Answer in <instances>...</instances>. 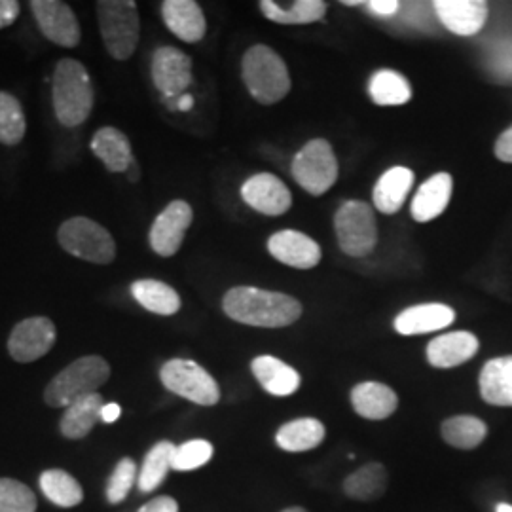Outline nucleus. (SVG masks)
<instances>
[{"label":"nucleus","instance_id":"nucleus-26","mask_svg":"<svg viewBox=\"0 0 512 512\" xmlns=\"http://www.w3.org/2000/svg\"><path fill=\"white\" fill-rule=\"evenodd\" d=\"M260 10L266 18L279 25H306L321 21L327 14V2L323 0H294L281 4L274 0H262Z\"/></svg>","mask_w":512,"mask_h":512},{"label":"nucleus","instance_id":"nucleus-11","mask_svg":"<svg viewBox=\"0 0 512 512\" xmlns=\"http://www.w3.org/2000/svg\"><path fill=\"white\" fill-rule=\"evenodd\" d=\"M152 80L164 99L183 97L192 84V59L173 46L158 48L152 55Z\"/></svg>","mask_w":512,"mask_h":512},{"label":"nucleus","instance_id":"nucleus-31","mask_svg":"<svg viewBox=\"0 0 512 512\" xmlns=\"http://www.w3.org/2000/svg\"><path fill=\"white\" fill-rule=\"evenodd\" d=\"M387 480V471L382 463H368L346 478L344 490L351 499L376 501L385 494Z\"/></svg>","mask_w":512,"mask_h":512},{"label":"nucleus","instance_id":"nucleus-44","mask_svg":"<svg viewBox=\"0 0 512 512\" xmlns=\"http://www.w3.org/2000/svg\"><path fill=\"white\" fill-rule=\"evenodd\" d=\"M192 107H194V97L192 95H183V97L177 99V110L188 112Z\"/></svg>","mask_w":512,"mask_h":512},{"label":"nucleus","instance_id":"nucleus-30","mask_svg":"<svg viewBox=\"0 0 512 512\" xmlns=\"http://www.w3.org/2000/svg\"><path fill=\"white\" fill-rule=\"evenodd\" d=\"M368 93L376 105L382 107H395L404 105L412 99V88L403 74L382 69L372 74L368 82Z\"/></svg>","mask_w":512,"mask_h":512},{"label":"nucleus","instance_id":"nucleus-29","mask_svg":"<svg viewBox=\"0 0 512 512\" xmlns=\"http://www.w3.org/2000/svg\"><path fill=\"white\" fill-rule=\"evenodd\" d=\"M131 294L145 310L158 313V315H175L177 311L181 310L179 293L158 279L135 281L131 285Z\"/></svg>","mask_w":512,"mask_h":512},{"label":"nucleus","instance_id":"nucleus-8","mask_svg":"<svg viewBox=\"0 0 512 512\" xmlns=\"http://www.w3.org/2000/svg\"><path fill=\"white\" fill-rule=\"evenodd\" d=\"M294 181L311 196H323L338 181V160L329 141L313 139L294 156Z\"/></svg>","mask_w":512,"mask_h":512},{"label":"nucleus","instance_id":"nucleus-1","mask_svg":"<svg viewBox=\"0 0 512 512\" xmlns=\"http://www.w3.org/2000/svg\"><path fill=\"white\" fill-rule=\"evenodd\" d=\"M222 308L230 319L260 329H283L302 315V304L294 296L256 287L230 289L224 294Z\"/></svg>","mask_w":512,"mask_h":512},{"label":"nucleus","instance_id":"nucleus-32","mask_svg":"<svg viewBox=\"0 0 512 512\" xmlns=\"http://www.w3.org/2000/svg\"><path fill=\"white\" fill-rule=\"evenodd\" d=\"M440 433H442V439L446 440L450 446L459 450H473L486 439L488 427L484 421L478 420L475 416H454L442 423Z\"/></svg>","mask_w":512,"mask_h":512},{"label":"nucleus","instance_id":"nucleus-39","mask_svg":"<svg viewBox=\"0 0 512 512\" xmlns=\"http://www.w3.org/2000/svg\"><path fill=\"white\" fill-rule=\"evenodd\" d=\"M495 156L505 164H512V126L499 135L495 143Z\"/></svg>","mask_w":512,"mask_h":512},{"label":"nucleus","instance_id":"nucleus-28","mask_svg":"<svg viewBox=\"0 0 512 512\" xmlns=\"http://www.w3.org/2000/svg\"><path fill=\"white\" fill-rule=\"evenodd\" d=\"M325 440V425L315 418H298L285 423L277 435L275 442L285 452H308L317 448Z\"/></svg>","mask_w":512,"mask_h":512},{"label":"nucleus","instance_id":"nucleus-45","mask_svg":"<svg viewBox=\"0 0 512 512\" xmlns=\"http://www.w3.org/2000/svg\"><path fill=\"white\" fill-rule=\"evenodd\" d=\"M128 177L131 183H137V181H139V167H137L135 160H133V164L129 165Z\"/></svg>","mask_w":512,"mask_h":512},{"label":"nucleus","instance_id":"nucleus-42","mask_svg":"<svg viewBox=\"0 0 512 512\" xmlns=\"http://www.w3.org/2000/svg\"><path fill=\"white\" fill-rule=\"evenodd\" d=\"M368 8L380 16H393L401 8V2L397 0H370Z\"/></svg>","mask_w":512,"mask_h":512},{"label":"nucleus","instance_id":"nucleus-4","mask_svg":"<svg viewBox=\"0 0 512 512\" xmlns=\"http://www.w3.org/2000/svg\"><path fill=\"white\" fill-rule=\"evenodd\" d=\"M110 366L99 355H86L63 368L44 391V401L52 408H67L74 401L97 393L109 382Z\"/></svg>","mask_w":512,"mask_h":512},{"label":"nucleus","instance_id":"nucleus-15","mask_svg":"<svg viewBox=\"0 0 512 512\" xmlns=\"http://www.w3.org/2000/svg\"><path fill=\"white\" fill-rule=\"evenodd\" d=\"M268 251L285 266L311 270L321 262V247L310 236L296 230H281L268 239Z\"/></svg>","mask_w":512,"mask_h":512},{"label":"nucleus","instance_id":"nucleus-3","mask_svg":"<svg viewBox=\"0 0 512 512\" xmlns=\"http://www.w3.org/2000/svg\"><path fill=\"white\" fill-rule=\"evenodd\" d=\"M241 76L247 90L260 105H275L291 92V76L285 61L264 44H256L245 52Z\"/></svg>","mask_w":512,"mask_h":512},{"label":"nucleus","instance_id":"nucleus-17","mask_svg":"<svg viewBox=\"0 0 512 512\" xmlns=\"http://www.w3.org/2000/svg\"><path fill=\"white\" fill-rule=\"evenodd\" d=\"M478 351V338L473 332H446L427 346V361L435 368H454L473 359Z\"/></svg>","mask_w":512,"mask_h":512},{"label":"nucleus","instance_id":"nucleus-13","mask_svg":"<svg viewBox=\"0 0 512 512\" xmlns=\"http://www.w3.org/2000/svg\"><path fill=\"white\" fill-rule=\"evenodd\" d=\"M241 198L249 207L268 217L285 215L293 205V194L272 173H256L241 186Z\"/></svg>","mask_w":512,"mask_h":512},{"label":"nucleus","instance_id":"nucleus-36","mask_svg":"<svg viewBox=\"0 0 512 512\" xmlns=\"http://www.w3.org/2000/svg\"><path fill=\"white\" fill-rule=\"evenodd\" d=\"M37 497L14 478H0V512H35Z\"/></svg>","mask_w":512,"mask_h":512},{"label":"nucleus","instance_id":"nucleus-18","mask_svg":"<svg viewBox=\"0 0 512 512\" xmlns=\"http://www.w3.org/2000/svg\"><path fill=\"white\" fill-rule=\"evenodd\" d=\"M167 29L184 42H200L205 37L207 23L203 10L194 0H165L162 4Z\"/></svg>","mask_w":512,"mask_h":512},{"label":"nucleus","instance_id":"nucleus-33","mask_svg":"<svg viewBox=\"0 0 512 512\" xmlns=\"http://www.w3.org/2000/svg\"><path fill=\"white\" fill-rule=\"evenodd\" d=\"M40 488L52 503L65 509L80 505L84 499V492L78 480L61 469H50L42 473Z\"/></svg>","mask_w":512,"mask_h":512},{"label":"nucleus","instance_id":"nucleus-5","mask_svg":"<svg viewBox=\"0 0 512 512\" xmlns=\"http://www.w3.org/2000/svg\"><path fill=\"white\" fill-rule=\"evenodd\" d=\"M95 6L107 52L118 61H126L139 44L137 4L131 0H99Z\"/></svg>","mask_w":512,"mask_h":512},{"label":"nucleus","instance_id":"nucleus-14","mask_svg":"<svg viewBox=\"0 0 512 512\" xmlns=\"http://www.w3.org/2000/svg\"><path fill=\"white\" fill-rule=\"evenodd\" d=\"M194 219L192 207L183 200L171 202L150 228V247L160 256H173L183 245L184 234Z\"/></svg>","mask_w":512,"mask_h":512},{"label":"nucleus","instance_id":"nucleus-19","mask_svg":"<svg viewBox=\"0 0 512 512\" xmlns=\"http://www.w3.org/2000/svg\"><path fill=\"white\" fill-rule=\"evenodd\" d=\"M456 311L446 304H420L401 311L395 319V330L403 336L427 334L446 329L454 323Z\"/></svg>","mask_w":512,"mask_h":512},{"label":"nucleus","instance_id":"nucleus-12","mask_svg":"<svg viewBox=\"0 0 512 512\" xmlns=\"http://www.w3.org/2000/svg\"><path fill=\"white\" fill-rule=\"evenodd\" d=\"M55 325L48 317H29L18 323L8 340V351L18 363H33L54 348Z\"/></svg>","mask_w":512,"mask_h":512},{"label":"nucleus","instance_id":"nucleus-37","mask_svg":"<svg viewBox=\"0 0 512 512\" xmlns=\"http://www.w3.org/2000/svg\"><path fill=\"white\" fill-rule=\"evenodd\" d=\"M213 452H215L213 444L207 440H188L175 448L171 469H175V471L200 469L207 461H211Z\"/></svg>","mask_w":512,"mask_h":512},{"label":"nucleus","instance_id":"nucleus-7","mask_svg":"<svg viewBox=\"0 0 512 512\" xmlns=\"http://www.w3.org/2000/svg\"><path fill=\"white\" fill-rule=\"evenodd\" d=\"M334 230L340 249L349 256L370 255L378 245V224L374 209L366 202L342 203L334 217Z\"/></svg>","mask_w":512,"mask_h":512},{"label":"nucleus","instance_id":"nucleus-43","mask_svg":"<svg viewBox=\"0 0 512 512\" xmlns=\"http://www.w3.org/2000/svg\"><path fill=\"white\" fill-rule=\"evenodd\" d=\"M120 416H122V408H120V404H105V406H103V410H101V421H105V423H114V421L118 420Z\"/></svg>","mask_w":512,"mask_h":512},{"label":"nucleus","instance_id":"nucleus-46","mask_svg":"<svg viewBox=\"0 0 512 512\" xmlns=\"http://www.w3.org/2000/svg\"><path fill=\"white\" fill-rule=\"evenodd\" d=\"M495 512H512V505H507V503H499V505L495 507Z\"/></svg>","mask_w":512,"mask_h":512},{"label":"nucleus","instance_id":"nucleus-6","mask_svg":"<svg viewBox=\"0 0 512 512\" xmlns=\"http://www.w3.org/2000/svg\"><path fill=\"white\" fill-rule=\"evenodd\" d=\"M57 239L69 255L92 264H110L116 258V243L109 230L86 217L65 220L57 230Z\"/></svg>","mask_w":512,"mask_h":512},{"label":"nucleus","instance_id":"nucleus-24","mask_svg":"<svg viewBox=\"0 0 512 512\" xmlns=\"http://www.w3.org/2000/svg\"><path fill=\"white\" fill-rule=\"evenodd\" d=\"M480 395L488 404L512 406V357H495L480 372Z\"/></svg>","mask_w":512,"mask_h":512},{"label":"nucleus","instance_id":"nucleus-27","mask_svg":"<svg viewBox=\"0 0 512 512\" xmlns=\"http://www.w3.org/2000/svg\"><path fill=\"white\" fill-rule=\"evenodd\" d=\"M103 406H105V401L99 393L86 395V397L74 401L71 406H67L63 420H61L63 437L78 440L90 435L95 423L101 421Z\"/></svg>","mask_w":512,"mask_h":512},{"label":"nucleus","instance_id":"nucleus-38","mask_svg":"<svg viewBox=\"0 0 512 512\" xmlns=\"http://www.w3.org/2000/svg\"><path fill=\"white\" fill-rule=\"evenodd\" d=\"M137 480V465L133 459L124 458L114 469L110 476L109 488H107V499L112 505L122 503L128 497L129 490L133 488Z\"/></svg>","mask_w":512,"mask_h":512},{"label":"nucleus","instance_id":"nucleus-10","mask_svg":"<svg viewBox=\"0 0 512 512\" xmlns=\"http://www.w3.org/2000/svg\"><path fill=\"white\" fill-rule=\"evenodd\" d=\"M31 10L38 29L48 40L63 48H76L80 44V23L69 4L61 0H33Z\"/></svg>","mask_w":512,"mask_h":512},{"label":"nucleus","instance_id":"nucleus-34","mask_svg":"<svg viewBox=\"0 0 512 512\" xmlns=\"http://www.w3.org/2000/svg\"><path fill=\"white\" fill-rule=\"evenodd\" d=\"M175 444L164 440V442H158L145 458L143 463V469H141V475H139V490L143 494L148 492H154L162 482H164L165 476L169 473L171 465H173V454H175Z\"/></svg>","mask_w":512,"mask_h":512},{"label":"nucleus","instance_id":"nucleus-16","mask_svg":"<svg viewBox=\"0 0 512 512\" xmlns=\"http://www.w3.org/2000/svg\"><path fill=\"white\" fill-rule=\"evenodd\" d=\"M433 6L444 27L459 37H473L488 18V4L482 0H437Z\"/></svg>","mask_w":512,"mask_h":512},{"label":"nucleus","instance_id":"nucleus-41","mask_svg":"<svg viewBox=\"0 0 512 512\" xmlns=\"http://www.w3.org/2000/svg\"><path fill=\"white\" fill-rule=\"evenodd\" d=\"M139 512H179V505L173 497L162 495V497L152 499L145 507H141Z\"/></svg>","mask_w":512,"mask_h":512},{"label":"nucleus","instance_id":"nucleus-35","mask_svg":"<svg viewBox=\"0 0 512 512\" xmlns=\"http://www.w3.org/2000/svg\"><path fill=\"white\" fill-rule=\"evenodd\" d=\"M23 107L12 93L0 92V143L6 147L19 145L25 137Z\"/></svg>","mask_w":512,"mask_h":512},{"label":"nucleus","instance_id":"nucleus-21","mask_svg":"<svg viewBox=\"0 0 512 512\" xmlns=\"http://www.w3.org/2000/svg\"><path fill=\"white\" fill-rule=\"evenodd\" d=\"M452 188H454V181H452V175L448 173H437L431 179H427V183L421 184L410 207L414 220L429 222L440 217L450 203Z\"/></svg>","mask_w":512,"mask_h":512},{"label":"nucleus","instance_id":"nucleus-22","mask_svg":"<svg viewBox=\"0 0 512 512\" xmlns=\"http://www.w3.org/2000/svg\"><path fill=\"white\" fill-rule=\"evenodd\" d=\"M412 184H414V173L408 167L397 165L387 169L378 179L372 192L376 209L385 215L399 213L412 190Z\"/></svg>","mask_w":512,"mask_h":512},{"label":"nucleus","instance_id":"nucleus-20","mask_svg":"<svg viewBox=\"0 0 512 512\" xmlns=\"http://www.w3.org/2000/svg\"><path fill=\"white\" fill-rule=\"evenodd\" d=\"M351 404L365 420H387L399 408V397L389 385L365 382L353 387Z\"/></svg>","mask_w":512,"mask_h":512},{"label":"nucleus","instance_id":"nucleus-2","mask_svg":"<svg viewBox=\"0 0 512 512\" xmlns=\"http://www.w3.org/2000/svg\"><path fill=\"white\" fill-rule=\"evenodd\" d=\"M52 93L59 124L78 128L88 120L93 109L92 78L80 61L65 57L55 65Z\"/></svg>","mask_w":512,"mask_h":512},{"label":"nucleus","instance_id":"nucleus-47","mask_svg":"<svg viewBox=\"0 0 512 512\" xmlns=\"http://www.w3.org/2000/svg\"><path fill=\"white\" fill-rule=\"evenodd\" d=\"M283 512H308L306 509H300V507H293V509H285Z\"/></svg>","mask_w":512,"mask_h":512},{"label":"nucleus","instance_id":"nucleus-25","mask_svg":"<svg viewBox=\"0 0 512 512\" xmlns=\"http://www.w3.org/2000/svg\"><path fill=\"white\" fill-rule=\"evenodd\" d=\"M92 150L112 173H128L135 160L128 137L116 128L99 129L93 135Z\"/></svg>","mask_w":512,"mask_h":512},{"label":"nucleus","instance_id":"nucleus-9","mask_svg":"<svg viewBox=\"0 0 512 512\" xmlns=\"http://www.w3.org/2000/svg\"><path fill=\"white\" fill-rule=\"evenodd\" d=\"M162 384L190 403L213 406L220 401L219 384L203 366L188 359H171L162 366Z\"/></svg>","mask_w":512,"mask_h":512},{"label":"nucleus","instance_id":"nucleus-40","mask_svg":"<svg viewBox=\"0 0 512 512\" xmlns=\"http://www.w3.org/2000/svg\"><path fill=\"white\" fill-rule=\"evenodd\" d=\"M19 16L18 0H0V29L10 27Z\"/></svg>","mask_w":512,"mask_h":512},{"label":"nucleus","instance_id":"nucleus-23","mask_svg":"<svg viewBox=\"0 0 512 512\" xmlns=\"http://www.w3.org/2000/svg\"><path fill=\"white\" fill-rule=\"evenodd\" d=\"M258 384L262 385L270 395L289 397L300 387V374L293 366L283 363L274 355H260L251 363Z\"/></svg>","mask_w":512,"mask_h":512}]
</instances>
